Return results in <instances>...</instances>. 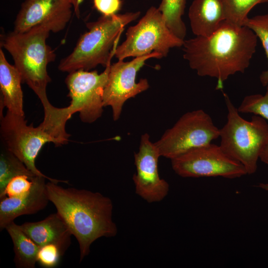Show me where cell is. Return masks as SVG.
<instances>
[{"mask_svg": "<svg viewBox=\"0 0 268 268\" xmlns=\"http://www.w3.org/2000/svg\"><path fill=\"white\" fill-rule=\"evenodd\" d=\"M257 37L245 26L226 21L210 35L184 41L183 58L201 76L217 79L216 89L237 72L243 73L255 53Z\"/></svg>", "mask_w": 268, "mask_h": 268, "instance_id": "cell-1", "label": "cell"}, {"mask_svg": "<svg viewBox=\"0 0 268 268\" xmlns=\"http://www.w3.org/2000/svg\"><path fill=\"white\" fill-rule=\"evenodd\" d=\"M46 187L50 201L78 243L80 262L89 254L90 246L96 240L117 234L109 198L99 192L64 188L51 181L46 183Z\"/></svg>", "mask_w": 268, "mask_h": 268, "instance_id": "cell-2", "label": "cell"}, {"mask_svg": "<svg viewBox=\"0 0 268 268\" xmlns=\"http://www.w3.org/2000/svg\"><path fill=\"white\" fill-rule=\"evenodd\" d=\"M50 32L47 26L37 25L24 32H11L0 43L11 56L22 82L36 94L43 106L50 103L46 92L51 81L47 66L56 59L54 51L46 43Z\"/></svg>", "mask_w": 268, "mask_h": 268, "instance_id": "cell-3", "label": "cell"}, {"mask_svg": "<svg viewBox=\"0 0 268 268\" xmlns=\"http://www.w3.org/2000/svg\"><path fill=\"white\" fill-rule=\"evenodd\" d=\"M139 15L137 11L102 15L95 21L87 23L88 31L80 36L72 52L61 61L59 69L69 73L110 64L124 27Z\"/></svg>", "mask_w": 268, "mask_h": 268, "instance_id": "cell-4", "label": "cell"}, {"mask_svg": "<svg viewBox=\"0 0 268 268\" xmlns=\"http://www.w3.org/2000/svg\"><path fill=\"white\" fill-rule=\"evenodd\" d=\"M228 110L227 120L220 129V146L229 156L240 163L247 174L256 172L260 154L268 141V123L254 115L251 121L243 119L223 93Z\"/></svg>", "mask_w": 268, "mask_h": 268, "instance_id": "cell-5", "label": "cell"}, {"mask_svg": "<svg viewBox=\"0 0 268 268\" xmlns=\"http://www.w3.org/2000/svg\"><path fill=\"white\" fill-rule=\"evenodd\" d=\"M126 35V40L115 51L118 60L154 52L165 57L171 48L182 46L184 41L169 30L162 13L154 6H151L136 24L130 26Z\"/></svg>", "mask_w": 268, "mask_h": 268, "instance_id": "cell-6", "label": "cell"}, {"mask_svg": "<svg viewBox=\"0 0 268 268\" xmlns=\"http://www.w3.org/2000/svg\"><path fill=\"white\" fill-rule=\"evenodd\" d=\"M220 129L203 110L184 114L154 144L161 156L171 160L219 137Z\"/></svg>", "mask_w": 268, "mask_h": 268, "instance_id": "cell-7", "label": "cell"}, {"mask_svg": "<svg viewBox=\"0 0 268 268\" xmlns=\"http://www.w3.org/2000/svg\"><path fill=\"white\" fill-rule=\"evenodd\" d=\"M0 132L4 148L18 158L35 175L44 177L55 183L68 184L67 181L47 176L36 166V159L43 145L52 142L50 135L41 124L36 127L28 125L24 116L7 111L5 115L0 116Z\"/></svg>", "mask_w": 268, "mask_h": 268, "instance_id": "cell-8", "label": "cell"}, {"mask_svg": "<svg viewBox=\"0 0 268 268\" xmlns=\"http://www.w3.org/2000/svg\"><path fill=\"white\" fill-rule=\"evenodd\" d=\"M171 160L172 167L184 178L221 177L235 179L247 175L244 167L212 143L191 150Z\"/></svg>", "mask_w": 268, "mask_h": 268, "instance_id": "cell-9", "label": "cell"}, {"mask_svg": "<svg viewBox=\"0 0 268 268\" xmlns=\"http://www.w3.org/2000/svg\"><path fill=\"white\" fill-rule=\"evenodd\" d=\"M111 64L99 73L96 70L89 71L79 69L68 73L65 83L71 101L67 106L71 116L79 114L81 121L92 123L103 113V94L107 83Z\"/></svg>", "mask_w": 268, "mask_h": 268, "instance_id": "cell-10", "label": "cell"}, {"mask_svg": "<svg viewBox=\"0 0 268 268\" xmlns=\"http://www.w3.org/2000/svg\"><path fill=\"white\" fill-rule=\"evenodd\" d=\"M152 58L161 59L162 56L154 52L135 57L129 62L118 60V62L111 65L108 80L104 89L103 103L104 107H111L114 121L119 119L123 105L127 100L149 88L147 79L141 78L136 82L135 78L145 62Z\"/></svg>", "mask_w": 268, "mask_h": 268, "instance_id": "cell-11", "label": "cell"}, {"mask_svg": "<svg viewBox=\"0 0 268 268\" xmlns=\"http://www.w3.org/2000/svg\"><path fill=\"white\" fill-rule=\"evenodd\" d=\"M161 156L154 143L147 133L141 135L139 150L134 154L136 173L133 180L135 193L148 203L159 202L168 195L169 185L158 172Z\"/></svg>", "mask_w": 268, "mask_h": 268, "instance_id": "cell-12", "label": "cell"}, {"mask_svg": "<svg viewBox=\"0 0 268 268\" xmlns=\"http://www.w3.org/2000/svg\"><path fill=\"white\" fill-rule=\"evenodd\" d=\"M72 8L70 0H25L16 17L13 31L24 32L43 25L51 32H59L69 21Z\"/></svg>", "mask_w": 268, "mask_h": 268, "instance_id": "cell-13", "label": "cell"}, {"mask_svg": "<svg viewBox=\"0 0 268 268\" xmlns=\"http://www.w3.org/2000/svg\"><path fill=\"white\" fill-rule=\"evenodd\" d=\"M44 177L36 176L28 192L18 197L0 199V230L18 216L33 214L45 208L50 201Z\"/></svg>", "mask_w": 268, "mask_h": 268, "instance_id": "cell-14", "label": "cell"}, {"mask_svg": "<svg viewBox=\"0 0 268 268\" xmlns=\"http://www.w3.org/2000/svg\"><path fill=\"white\" fill-rule=\"evenodd\" d=\"M19 225L39 247L54 244L59 247L64 255L70 246L72 234L57 212L41 221L26 222Z\"/></svg>", "mask_w": 268, "mask_h": 268, "instance_id": "cell-15", "label": "cell"}, {"mask_svg": "<svg viewBox=\"0 0 268 268\" xmlns=\"http://www.w3.org/2000/svg\"><path fill=\"white\" fill-rule=\"evenodd\" d=\"M188 16L192 31L196 36L210 35L225 21L221 0H194Z\"/></svg>", "mask_w": 268, "mask_h": 268, "instance_id": "cell-16", "label": "cell"}, {"mask_svg": "<svg viewBox=\"0 0 268 268\" xmlns=\"http://www.w3.org/2000/svg\"><path fill=\"white\" fill-rule=\"evenodd\" d=\"M21 75L15 67L7 61L4 53L0 49V116L2 110L6 107L7 111L16 115L24 116L23 96L21 84Z\"/></svg>", "mask_w": 268, "mask_h": 268, "instance_id": "cell-17", "label": "cell"}, {"mask_svg": "<svg viewBox=\"0 0 268 268\" xmlns=\"http://www.w3.org/2000/svg\"><path fill=\"white\" fill-rule=\"evenodd\" d=\"M5 229L13 244L14 262L17 268H35L40 247L30 239L14 221Z\"/></svg>", "mask_w": 268, "mask_h": 268, "instance_id": "cell-18", "label": "cell"}, {"mask_svg": "<svg viewBox=\"0 0 268 268\" xmlns=\"http://www.w3.org/2000/svg\"><path fill=\"white\" fill-rule=\"evenodd\" d=\"M186 0H162L158 7L169 30L178 38L184 40L187 29L182 20Z\"/></svg>", "mask_w": 268, "mask_h": 268, "instance_id": "cell-19", "label": "cell"}, {"mask_svg": "<svg viewBox=\"0 0 268 268\" xmlns=\"http://www.w3.org/2000/svg\"><path fill=\"white\" fill-rule=\"evenodd\" d=\"M25 175L36 176L15 155L5 148L1 150L0 155V199L3 196L6 187L13 177Z\"/></svg>", "mask_w": 268, "mask_h": 268, "instance_id": "cell-20", "label": "cell"}, {"mask_svg": "<svg viewBox=\"0 0 268 268\" xmlns=\"http://www.w3.org/2000/svg\"><path fill=\"white\" fill-rule=\"evenodd\" d=\"M225 21L233 24L243 26L250 11L257 4L268 0H221Z\"/></svg>", "mask_w": 268, "mask_h": 268, "instance_id": "cell-21", "label": "cell"}, {"mask_svg": "<svg viewBox=\"0 0 268 268\" xmlns=\"http://www.w3.org/2000/svg\"><path fill=\"white\" fill-rule=\"evenodd\" d=\"M243 26L251 29L263 45L268 61V13L248 18ZM260 80L263 86L268 83V68L262 72Z\"/></svg>", "mask_w": 268, "mask_h": 268, "instance_id": "cell-22", "label": "cell"}, {"mask_svg": "<svg viewBox=\"0 0 268 268\" xmlns=\"http://www.w3.org/2000/svg\"><path fill=\"white\" fill-rule=\"evenodd\" d=\"M264 95L255 94L247 95L244 97L237 108L242 113H252L259 116L268 123V83Z\"/></svg>", "mask_w": 268, "mask_h": 268, "instance_id": "cell-23", "label": "cell"}, {"mask_svg": "<svg viewBox=\"0 0 268 268\" xmlns=\"http://www.w3.org/2000/svg\"><path fill=\"white\" fill-rule=\"evenodd\" d=\"M63 256L60 249L54 244H48L40 247L37 263L45 268H53L57 267Z\"/></svg>", "mask_w": 268, "mask_h": 268, "instance_id": "cell-24", "label": "cell"}, {"mask_svg": "<svg viewBox=\"0 0 268 268\" xmlns=\"http://www.w3.org/2000/svg\"><path fill=\"white\" fill-rule=\"evenodd\" d=\"M34 177L20 175L12 178L8 183L1 199L5 197H18L25 194L30 189Z\"/></svg>", "mask_w": 268, "mask_h": 268, "instance_id": "cell-25", "label": "cell"}, {"mask_svg": "<svg viewBox=\"0 0 268 268\" xmlns=\"http://www.w3.org/2000/svg\"><path fill=\"white\" fill-rule=\"evenodd\" d=\"M93 2L96 9L106 16L117 14L122 5L121 0H93Z\"/></svg>", "mask_w": 268, "mask_h": 268, "instance_id": "cell-26", "label": "cell"}, {"mask_svg": "<svg viewBox=\"0 0 268 268\" xmlns=\"http://www.w3.org/2000/svg\"><path fill=\"white\" fill-rule=\"evenodd\" d=\"M260 159L263 162L268 165V141L260 154Z\"/></svg>", "mask_w": 268, "mask_h": 268, "instance_id": "cell-27", "label": "cell"}, {"mask_svg": "<svg viewBox=\"0 0 268 268\" xmlns=\"http://www.w3.org/2000/svg\"><path fill=\"white\" fill-rule=\"evenodd\" d=\"M73 8V11L76 16L79 18L80 15L79 7L83 0H70Z\"/></svg>", "mask_w": 268, "mask_h": 268, "instance_id": "cell-28", "label": "cell"}, {"mask_svg": "<svg viewBox=\"0 0 268 268\" xmlns=\"http://www.w3.org/2000/svg\"><path fill=\"white\" fill-rule=\"evenodd\" d=\"M258 187L263 190L268 191V183H261L258 185Z\"/></svg>", "mask_w": 268, "mask_h": 268, "instance_id": "cell-29", "label": "cell"}]
</instances>
